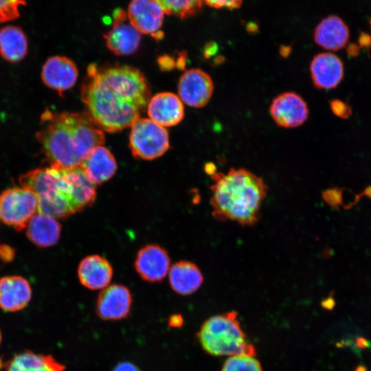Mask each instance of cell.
<instances>
[{"mask_svg":"<svg viewBox=\"0 0 371 371\" xmlns=\"http://www.w3.org/2000/svg\"><path fill=\"white\" fill-rule=\"evenodd\" d=\"M80 93L87 113L109 133L131 126L151 98L143 73L132 66L120 65H89Z\"/></svg>","mask_w":371,"mask_h":371,"instance_id":"obj_1","label":"cell"},{"mask_svg":"<svg viewBox=\"0 0 371 371\" xmlns=\"http://www.w3.org/2000/svg\"><path fill=\"white\" fill-rule=\"evenodd\" d=\"M44 127L36 134L50 167L68 170L80 167L96 146L105 141L104 131L87 112H44Z\"/></svg>","mask_w":371,"mask_h":371,"instance_id":"obj_2","label":"cell"},{"mask_svg":"<svg viewBox=\"0 0 371 371\" xmlns=\"http://www.w3.org/2000/svg\"><path fill=\"white\" fill-rule=\"evenodd\" d=\"M212 180L210 203L216 220L246 227L258 222L268 190L262 177L245 168H230L226 173H214Z\"/></svg>","mask_w":371,"mask_h":371,"instance_id":"obj_3","label":"cell"},{"mask_svg":"<svg viewBox=\"0 0 371 371\" xmlns=\"http://www.w3.org/2000/svg\"><path fill=\"white\" fill-rule=\"evenodd\" d=\"M202 348L214 356L256 354L243 332L236 311L213 315L203 322L196 334Z\"/></svg>","mask_w":371,"mask_h":371,"instance_id":"obj_4","label":"cell"},{"mask_svg":"<svg viewBox=\"0 0 371 371\" xmlns=\"http://www.w3.org/2000/svg\"><path fill=\"white\" fill-rule=\"evenodd\" d=\"M19 181L21 187L36 195L39 213L63 219L76 213L62 170L36 168L22 175Z\"/></svg>","mask_w":371,"mask_h":371,"instance_id":"obj_5","label":"cell"},{"mask_svg":"<svg viewBox=\"0 0 371 371\" xmlns=\"http://www.w3.org/2000/svg\"><path fill=\"white\" fill-rule=\"evenodd\" d=\"M131 127L129 147L134 157L153 160L169 149L167 130L150 118L139 117Z\"/></svg>","mask_w":371,"mask_h":371,"instance_id":"obj_6","label":"cell"},{"mask_svg":"<svg viewBox=\"0 0 371 371\" xmlns=\"http://www.w3.org/2000/svg\"><path fill=\"white\" fill-rule=\"evenodd\" d=\"M38 212L36 195L25 188H8L0 194V220L16 231L26 228Z\"/></svg>","mask_w":371,"mask_h":371,"instance_id":"obj_7","label":"cell"},{"mask_svg":"<svg viewBox=\"0 0 371 371\" xmlns=\"http://www.w3.org/2000/svg\"><path fill=\"white\" fill-rule=\"evenodd\" d=\"M177 91L183 103L191 107L201 108L210 102L214 92V83L205 71L190 69L180 76Z\"/></svg>","mask_w":371,"mask_h":371,"instance_id":"obj_8","label":"cell"},{"mask_svg":"<svg viewBox=\"0 0 371 371\" xmlns=\"http://www.w3.org/2000/svg\"><path fill=\"white\" fill-rule=\"evenodd\" d=\"M164 14L156 0H132L127 11L130 23L141 34H150L157 41L164 37L161 27Z\"/></svg>","mask_w":371,"mask_h":371,"instance_id":"obj_9","label":"cell"},{"mask_svg":"<svg viewBox=\"0 0 371 371\" xmlns=\"http://www.w3.org/2000/svg\"><path fill=\"white\" fill-rule=\"evenodd\" d=\"M132 296L122 284L109 285L100 293L95 304L98 317L104 321H118L126 318L131 311Z\"/></svg>","mask_w":371,"mask_h":371,"instance_id":"obj_10","label":"cell"},{"mask_svg":"<svg viewBox=\"0 0 371 371\" xmlns=\"http://www.w3.org/2000/svg\"><path fill=\"white\" fill-rule=\"evenodd\" d=\"M269 111L277 125L288 128L303 124L309 114L308 106L303 98L291 91L277 95L272 100Z\"/></svg>","mask_w":371,"mask_h":371,"instance_id":"obj_11","label":"cell"},{"mask_svg":"<svg viewBox=\"0 0 371 371\" xmlns=\"http://www.w3.org/2000/svg\"><path fill=\"white\" fill-rule=\"evenodd\" d=\"M170 263L168 253L164 248L156 244H148L138 251L134 265L144 281L157 282L167 276Z\"/></svg>","mask_w":371,"mask_h":371,"instance_id":"obj_12","label":"cell"},{"mask_svg":"<svg viewBox=\"0 0 371 371\" xmlns=\"http://www.w3.org/2000/svg\"><path fill=\"white\" fill-rule=\"evenodd\" d=\"M78 76V71L75 63L63 56L49 58L41 70L43 83L57 91L60 96L75 85Z\"/></svg>","mask_w":371,"mask_h":371,"instance_id":"obj_13","label":"cell"},{"mask_svg":"<svg viewBox=\"0 0 371 371\" xmlns=\"http://www.w3.org/2000/svg\"><path fill=\"white\" fill-rule=\"evenodd\" d=\"M146 108L150 119L164 127L175 126L184 117L183 102L171 92L155 94L150 98Z\"/></svg>","mask_w":371,"mask_h":371,"instance_id":"obj_14","label":"cell"},{"mask_svg":"<svg viewBox=\"0 0 371 371\" xmlns=\"http://www.w3.org/2000/svg\"><path fill=\"white\" fill-rule=\"evenodd\" d=\"M314 86L319 89L335 88L343 79L344 67L339 58L332 53H320L312 60L310 65Z\"/></svg>","mask_w":371,"mask_h":371,"instance_id":"obj_15","label":"cell"},{"mask_svg":"<svg viewBox=\"0 0 371 371\" xmlns=\"http://www.w3.org/2000/svg\"><path fill=\"white\" fill-rule=\"evenodd\" d=\"M77 273L82 286L91 290H99L109 285L113 270L108 260L93 254L85 257L80 262Z\"/></svg>","mask_w":371,"mask_h":371,"instance_id":"obj_16","label":"cell"},{"mask_svg":"<svg viewBox=\"0 0 371 371\" xmlns=\"http://www.w3.org/2000/svg\"><path fill=\"white\" fill-rule=\"evenodd\" d=\"M32 292L29 282L19 276L0 278V308L5 312H17L27 306Z\"/></svg>","mask_w":371,"mask_h":371,"instance_id":"obj_17","label":"cell"},{"mask_svg":"<svg viewBox=\"0 0 371 371\" xmlns=\"http://www.w3.org/2000/svg\"><path fill=\"white\" fill-rule=\"evenodd\" d=\"M68 194L76 212L92 205L96 198L95 185L80 167L62 170Z\"/></svg>","mask_w":371,"mask_h":371,"instance_id":"obj_18","label":"cell"},{"mask_svg":"<svg viewBox=\"0 0 371 371\" xmlns=\"http://www.w3.org/2000/svg\"><path fill=\"white\" fill-rule=\"evenodd\" d=\"M313 37L319 46L327 50L337 51L348 44L350 30L341 18L331 15L318 23L315 28Z\"/></svg>","mask_w":371,"mask_h":371,"instance_id":"obj_19","label":"cell"},{"mask_svg":"<svg viewBox=\"0 0 371 371\" xmlns=\"http://www.w3.org/2000/svg\"><path fill=\"white\" fill-rule=\"evenodd\" d=\"M117 167L113 155L102 145L95 147L80 166L95 185H100L111 179L116 172Z\"/></svg>","mask_w":371,"mask_h":371,"instance_id":"obj_20","label":"cell"},{"mask_svg":"<svg viewBox=\"0 0 371 371\" xmlns=\"http://www.w3.org/2000/svg\"><path fill=\"white\" fill-rule=\"evenodd\" d=\"M108 49L117 56L135 53L141 43V33L130 23L113 22L111 29L104 34Z\"/></svg>","mask_w":371,"mask_h":371,"instance_id":"obj_21","label":"cell"},{"mask_svg":"<svg viewBox=\"0 0 371 371\" xmlns=\"http://www.w3.org/2000/svg\"><path fill=\"white\" fill-rule=\"evenodd\" d=\"M169 283L177 294L188 295L196 291L203 282V276L196 265L181 260L172 265L169 270Z\"/></svg>","mask_w":371,"mask_h":371,"instance_id":"obj_22","label":"cell"},{"mask_svg":"<svg viewBox=\"0 0 371 371\" xmlns=\"http://www.w3.org/2000/svg\"><path fill=\"white\" fill-rule=\"evenodd\" d=\"M65 366L51 355L24 350L5 362L4 371H65Z\"/></svg>","mask_w":371,"mask_h":371,"instance_id":"obj_23","label":"cell"},{"mask_svg":"<svg viewBox=\"0 0 371 371\" xmlns=\"http://www.w3.org/2000/svg\"><path fill=\"white\" fill-rule=\"evenodd\" d=\"M25 229L26 235L33 244L40 247H47L58 243L62 228L56 218L38 212L31 218Z\"/></svg>","mask_w":371,"mask_h":371,"instance_id":"obj_24","label":"cell"},{"mask_svg":"<svg viewBox=\"0 0 371 371\" xmlns=\"http://www.w3.org/2000/svg\"><path fill=\"white\" fill-rule=\"evenodd\" d=\"M28 52V40L24 31L16 25L0 29V56L9 63L21 61Z\"/></svg>","mask_w":371,"mask_h":371,"instance_id":"obj_25","label":"cell"},{"mask_svg":"<svg viewBox=\"0 0 371 371\" xmlns=\"http://www.w3.org/2000/svg\"><path fill=\"white\" fill-rule=\"evenodd\" d=\"M164 13L184 19L193 16L203 8V0H156Z\"/></svg>","mask_w":371,"mask_h":371,"instance_id":"obj_26","label":"cell"},{"mask_svg":"<svg viewBox=\"0 0 371 371\" xmlns=\"http://www.w3.org/2000/svg\"><path fill=\"white\" fill-rule=\"evenodd\" d=\"M221 371H262L260 362L249 355L230 356L224 363Z\"/></svg>","mask_w":371,"mask_h":371,"instance_id":"obj_27","label":"cell"},{"mask_svg":"<svg viewBox=\"0 0 371 371\" xmlns=\"http://www.w3.org/2000/svg\"><path fill=\"white\" fill-rule=\"evenodd\" d=\"M25 5V0H0V23L19 18L20 7Z\"/></svg>","mask_w":371,"mask_h":371,"instance_id":"obj_28","label":"cell"},{"mask_svg":"<svg viewBox=\"0 0 371 371\" xmlns=\"http://www.w3.org/2000/svg\"><path fill=\"white\" fill-rule=\"evenodd\" d=\"M342 196L343 190L338 188L327 189L322 192L324 201L335 210H338L339 206H344Z\"/></svg>","mask_w":371,"mask_h":371,"instance_id":"obj_29","label":"cell"},{"mask_svg":"<svg viewBox=\"0 0 371 371\" xmlns=\"http://www.w3.org/2000/svg\"><path fill=\"white\" fill-rule=\"evenodd\" d=\"M330 106L333 113L341 118H347L352 113V110L350 106L339 100L335 99L330 100Z\"/></svg>","mask_w":371,"mask_h":371,"instance_id":"obj_30","label":"cell"},{"mask_svg":"<svg viewBox=\"0 0 371 371\" xmlns=\"http://www.w3.org/2000/svg\"><path fill=\"white\" fill-rule=\"evenodd\" d=\"M203 2L211 8L232 10L239 8L243 0H203Z\"/></svg>","mask_w":371,"mask_h":371,"instance_id":"obj_31","label":"cell"},{"mask_svg":"<svg viewBox=\"0 0 371 371\" xmlns=\"http://www.w3.org/2000/svg\"><path fill=\"white\" fill-rule=\"evenodd\" d=\"M111 371H142L139 368L129 361H123L117 363Z\"/></svg>","mask_w":371,"mask_h":371,"instance_id":"obj_32","label":"cell"},{"mask_svg":"<svg viewBox=\"0 0 371 371\" xmlns=\"http://www.w3.org/2000/svg\"><path fill=\"white\" fill-rule=\"evenodd\" d=\"M362 196H367L371 199V186L366 187L361 193L356 194L353 201H352V202L350 203L347 206L346 210L350 209L355 206Z\"/></svg>","mask_w":371,"mask_h":371,"instance_id":"obj_33","label":"cell"},{"mask_svg":"<svg viewBox=\"0 0 371 371\" xmlns=\"http://www.w3.org/2000/svg\"><path fill=\"white\" fill-rule=\"evenodd\" d=\"M183 324V319L181 314H173L168 317V324L171 328H179Z\"/></svg>","mask_w":371,"mask_h":371,"instance_id":"obj_34","label":"cell"},{"mask_svg":"<svg viewBox=\"0 0 371 371\" xmlns=\"http://www.w3.org/2000/svg\"><path fill=\"white\" fill-rule=\"evenodd\" d=\"M14 256V250L8 245H0V258L3 260H11Z\"/></svg>","mask_w":371,"mask_h":371,"instance_id":"obj_35","label":"cell"},{"mask_svg":"<svg viewBox=\"0 0 371 371\" xmlns=\"http://www.w3.org/2000/svg\"><path fill=\"white\" fill-rule=\"evenodd\" d=\"M113 22H124L126 21L127 12L121 8H116L113 13Z\"/></svg>","mask_w":371,"mask_h":371,"instance_id":"obj_36","label":"cell"},{"mask_svg":"<svg viewBox=\"0 0 371 371\" xmlns=\"http://www.w3.org/2000/svg\"><path fill=\"white\" fill-rule=\"evenodd\" d=\"M217 51V46L215 43H208L205 47L204 56L208 58L214 55Z\"/></svg>","mask_w":371,"mask_h":371,"instance_id":"obj_37","label":"cell"},{"mask_svg":"<svg viewBox=\"0 0 371 371\" xmlns=\"http://www.w3.org/2000/svg\"><path fill=\"white\" fill-rule=\"evenodd\" d=\"M355 344L359 349H365L370 347V341L363 337L356 338Z\"/></svg>","mask_w":371,"mask_h":371,"instance_id":"obj_38","label":"cell"},{"mask_svg":"<svg viewBox=\"0 0 371 371\" xmlns=\"http://www.w3.org/2000/svg\"><path fill=\"white\" fill-rule=\"evenodd\" d=\"M359 43L362 46L368 47L371 44V37L365 33H362L359 38Z\"/></svg>","mask_w":371,"mask_h":371,"instance_id":"obj_39","label":"cell"},{"mask_svg":"<svg viewBox=\"0 0 371 371\" xmlns=\"http://www.w3.org/2000/svg\"><path fill=\"white\" fill-rule=\"evenodd\" d=\"M335 305L334 298L332 297H328L322 302V306L324 308L331 310Z\"/></svg>","mask_w":371,"mask_h":371,"instance_id":"obj_40","label":"cell"},{"mask_svg":"<svg viewBox=\"0 0 371 371\" xmlns=\"http://www.w3.org/2000/svg\"><path fill=\"white\" fill-rule=\"evenodd\" d=\"M291 52V46L282 45L280 48V54L283 58H286Z\"/></svg>","mask_w":371,"mask_h":371,"instance_id":"obj_41","label":"cell"},{"mask_svg":"<svg viewBox=\"0 0 371 371\" xmlns=\"http://www.w3.org/2000/svg\"><path fill=\"white\" fill-rule=\"evenodd\" d=\"M205 170L208 174H212L213 175L214 173H216L215 166L213 164H211V163L207 164L205 166Z\"/></svg>","mask_w":371,"mask_h":371,"instance_id":"obj_42","label":"cell"},{"mask_svg":"<svg viewBox=\"0 0 371 371\" xmlns=\"http://www.w3.org/2000/svg\"><path fill=\"white\" fill-rule=\"evenodd\" d=\"M355 371H368V369L364 365L360 364L355 368Z\"/></svg>","mask_w":371,"mask_h":371,"instance_id":"obj_43","label":"cell"},{"mask_svg":"<svg viewBox=\"0 0 371 371\" xmlns=\"http://www.w3.org/2000/svg\"><path fill=\"white\" fill-rule=\"evenodd\" d=\"M5 362L3 361V359L0 357V371L3 370Z\"/></svg>","mask_w":371,"mask_h":371,"instance_id":"obj_44","label":"cell"},{"mask_svg":"<svg viewBox=\"0 0 371 371\" xmlns=\"http://www.w3.org/2000/svg\"><path fill=\"white\" fill-rule=\"evenodd\" d=\"M357 45H355V46H353V47L350 46L349 48H350L351 49H352H352H353V48H355V49H356V51H357ZM348 53H349V54H351V55H352V54L353 53V50H348Z\"/></svg>","mask_w":371,"mask_h":371,"instance_id":"obj_45","label":"cell"},{"mask_svg":"<svg viewBox=\"0 0 371 371\" xmlns=\"http://www.w3.org/2000/svg\"><path fill=\"white\" fill-rule=\"evenodd\" d=\"M1 340H2V335H1V331L0 330V345H1Z\"/></svg>","mask_w":371,"mask_h":371,"instance_id":"obj_46","label":"cell"}]
</instances>
